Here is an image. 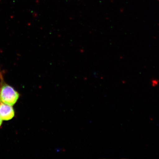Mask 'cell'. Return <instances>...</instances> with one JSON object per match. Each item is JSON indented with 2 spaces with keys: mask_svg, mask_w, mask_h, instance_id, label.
Returning <instances> with one entry per match:
<instances>
[{
  "mask_svg": "<svg viewBox=\"0 0 159 159\" xmlns=\"http://www.w3.org/2000/svg\"><path fill=\"white\" fill-rule=\"evenodd\" d=\"M15 116L13 107L4 104L0 105V116L3 120H9Z\"/></svg>",
  "mask_w": 159,
  "mask_h": 159,
  "instance_id": "obj_2",
  "label": "cell"
},
{
  "mask_svg": "<svg viewBox=\"0 0 159 159\" xmlns=\"http://www.w3.org/2000/svg\"><path fill=\"white\" fill-rule=\"evenodd\" d=\"M159 81L157 80L153 79L152 81V86H156L158 84Z\"/></svg>",
  "mask_w": 159,
  "mask_h": 159,
  "instance_id": "obj_3",
  "label": "cell"
},
{
  "mask_svg": "<svg viewBox=\"0 0 159 159\" xmlns=\"http://www.w3.org/2000/svg\"><path fill=\"white\" fill-rule=\"evenodd\" d=\"M19 94L12 87L4 84L0 90V101L3 104L12 106L18 99Z\"/></svg>",
  "mask_w": 159,
  "mask_h": 159,
  "instance_id": "obj_1",
  "label": "cell"
},
{
  "mask_svg": "<svg viewBox=\"0 0 159 159\" xmlns=\"http://www.w3.org/2000/svg\"><path fill=\"white\" fill-rule=\"evenodd\" d=\"M2 122V119L1 118V117L0 116V126H1Z\"/></svg>",
  "mask_w": 159,
  "mask_h": 159,
  "instance_id": "obj_4",
  "label": "cell"
}]
</instances>
